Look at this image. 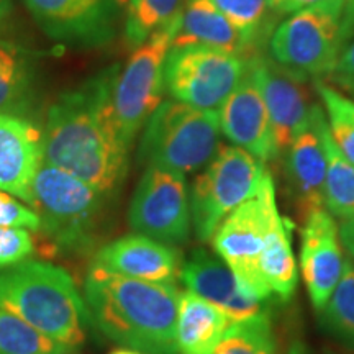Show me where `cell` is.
I'll return each mask as SVG.
<instances>
[{"label":"cell","mask_w":354,"mask_h":354,"mask_svg":"<svg viewBox=\"0 0 354 354\" xmlns=\"http://www.w3.org/2000/svg\"><path fill=\"white\" fill-rule=\"evenodd\" d=\"M115 71L61 95L41 130L43 162L69 172L104 196L123 183L130 159L112 109Z\"/></svg>","instance_id":"obj_1"},{"label":"cell","mask_w":354,"mask_h":354,"mask_svg":"<svg viewBox=\"0 0 354 354\" xmlns=\"http://www.w3.org/2000/svg\"><path fill=\"white\" fill-rule=\"evenodd\" d=\"M176 284H158L109 272L92 264L82 297L91 323L122 348L145 354H179Z\"/></svg>","instance_id":"obj_2"},{"label":"cell","mask_w":354,"mask_h":354,"mask_svg":"<svg viewBox=\"0 0 354 354\" xmlns=\"http://www.w3.org/2000/svg\"><path fill=\"white\" fill-rule=\"evenodd\" d=\"M0 308L71 349L86 342V302L73 276L57 264L25 259L2 269Z\"/></svg>","instance_id":"obj_3"},{"label":"cell","mask_w":354,"mask_h":354,"mask_svg":"<svg viewBox=\"0 0 354 354\" xmlns=\"http://www.w3.org/2000/svg\"><path fill=\"white\" fill-rule=\"evenodd\" d=\"M218 112L165 100L154 110L141 136V165L189 174L209 165L220 148Z\"/></svg>","instance_id":"obj_4"},{"label":"cell","mask_w":354,"mask_h":354,"mask_svg":"<svg viewBox=\"0 0 354 354\" xmlns=\"http://www.w3.org/2000/svg\"><path fill=\"white\" fill-rule=\"evenodd\" d=\"M104 197L69 172L41 162L28 205L39 220L38 232L55 250L79 251L92 241Z\"/></svg>","instance_id":"obj_5"},{"label":"cell","mask_w":354,"mask_h":354,"mask_svg":"<svg viewBox=\"0 0 354 354\" xmlns=\"http://www.w3.org/2000/svg\"><path fill=\"white\" fill-rule=\"evenodd\" d=\"M282 218L272 176L266 172L258 192L236 207L212 238L215 253L232 269L246 295L269 302L272 297L259 272V258L269 233Z\"/></svg>","instance_id":"obj_6"},{"label":"cell","mask_w":354,"mask_h":354,"mask_svg":"<svg viewBox=\"0 0 354 354\" xmlns=\"http://www.w3.org/2000/svg\"><path fill=\"white\" fill-rule=\"evenodd\" d=\"M264 162L238 146H220L189 194L190 221L198 241L209 243L216 228L261 187Z\"/></svg>","instance_id":"obj_7"},{"label":"cell","mask_w":354,"mask_h":354,"mask_svg":"<svg viewBox=\"0 0 354 354\" xmlns=\"http://www.w3.org/2000/svg\"><path fill=\"white\" fill-rule=\"evenodd\" d=\"M342 15L343 6H317L292 13L269 38L274 63L295 76H330L344 50Z\"/></svg>","instance_id":"obj_8"},{"label":"cell","mask_w":354,"mask_h":354,"mask_svg":"<svg viewBox=\"0 0 354 354\" xmlns=\"http://www.w3.org/2000/svg\"><path fill=\"white\" fill-rule=\"evenodd\" d=\"M179 21L159 30L143 44L135 48L112 84V109L123 141L131 148L165 94V61L174 41Z\"/></svg>","instance_id":"obj_9"},{"label":"cell","mask_w":354,"mask_h":354,"mask_svg":"<svg viewBox=\"0 0 354 354\" xmlns=\"http://www.w3.org/2000/svg\"><path fill=\"white\" fill-rule=\"evenodd\" d=\"M248 66V57L209 46H171L165 61V88L174 100L218 112L245 77Z\"/></svg>","instance_id":"obj_10"},{"label":"cell","mask_w":354,"mask_h":354,"mask_svg":"<svg viewBox=\"0 0 354 354\" xmlns=\"http://www.w3.org/2000/svg\"><path fill=\"white\" fill-rule=\"evenodd\" d=\"M128 223L135 233L176 246L190 234V207L185 176L148 166L133 194Z\"/></svg>","instance_id":"obj_11"},{"label":"cell","mask_w":354,"mask_h":354,"mask_svg":"<svg viewBox=\"0 0 354 354\" xmlns=\"http://www.w3.org/2000/svg\"><path fill=\"white\" fill-rule=\"evenodd\" d=\"M250 73L268 109L274 154L281 156L310 125L312 107H308L299 77L277 63L254 56L250 59Z\"/></svg>","instance_id":"obj_12"},{"label":"cell","mask_w":354,"mask_h":354,"mask_svg":"<svg viewBox=\"0 0 354 354\" xmlns=\"http://www.w3.org/2000/svg\"><path fill=\"white\" fill-rule=\"evenodd\" d=\"M179 279L187 290L216 305L232 322L271 318L268 302L246 295L218 254L198 248L183 263Z\"/></svg>","instance_id":"obj_13"},{"label":"cell","mask_w":354,"mask_h":354,"mask_svg":"<svg viewBox=\"0 0 354 354\" xmlns=\"http://www.w3.org/2000/svg\"><path fill=\"white\" fill-rule=\"evenodd\" d=\"M343 251L338 225L326 209L305 218L300 238V271L310 302L317 312L325 307L343 272Z\"/></svg>","instance_id":"obj_14"},{"label":"cell","mask_w":354,"mask_h":354,"mask_svg":"<svg viewBox=\"0 0 354 354\" xmlns=\"http://www.w3.org/2000/svg\"><path fill=\"white\" fill-rule=\"evenodd\" d=\"M118 0H25L51 38L82 44L110 39Z\"/></svg>","instance_id":"obj_15"},{"label":"cell","mask_w":354,"mask_h":354,"mask_svg":"<svg viewBox=\"0 0 354 354\" xmlns=\"http://www.w3.org/2000/svg\"><path fill=\"white\" fill-rule=\"evenodd\" d=\"M92 264L123 277L176 284L183 259L174 246L133 233L102 246Z\"/></svg>","instance_id":"obj_16"},{"label":"cell","mask_w":354,"mask_h":354,"mask_svg":"<svg viewBox=\"0 0 354 354\" xmlns=\"http://www.w3.org/2000/svg\"><path fill=\"white\" fill-rule=\"evenodd\" d=\"M218 123L220 131L251 156L263 162L276 158L269 113L251 76L250 66L245 77L220 107Z\"/></svg>","instance_id":"obj_17"},{"label":"cell","mask_w":354,"mask_h":354,"mask_svg":"<svg viewBox=\"0 0 354 354\" xmlns=\"http://www.w3.org/2000/svg\"><path fill=\"white\" fill-rule=\"evenodd\" d=\"M41 156V130L12 113H0V190L28 203Z\"/></svg>","instance_id":"obj_18"},{"label":"cell","mask_w":354,"mask_h":354,"mask_svg":"<svg viewBox=\"0 0 354 354\" xmlns=\"http://www.w3.org/2000/svg\"><path fill=\"white\" fill-rule=\"evenodd\" d=\"M286 176L292 201L304 220L313 212L325 209L326 158L320 133L312 120V110L310 125L286 151Z\"/></svg>","instance_id":"obj_19"},{"label":"cell","mask_w":354,"mask_h":354,"mask_svg":"<svg viewBox=\"0 0 354 354\" xmlns=\"http://www.w3.org/2000/svg\"><path fill=\"white\" fill-rule=\"evenodd\" d=\"M201 44L241 57H254V51L214 0H185L172 46Z\"/></svg>","instance_id":"obj_20"},{"label":"cell","mask_w":354,"mask_h":354,"mask_svg":"<svg viewBox=\"0 0 354 354\" xmlns=\"http://www.w3.org/2000/svg\"><path fill=\"white\" fill-rule=\"evenodd\" d=\"M227 313L194 292L179 294L176 342L179 354H210L230 326Z\"/></svg>","instance_id":"obj_21"},{"label":"cell","mask_w":354,"mask_h":354,"mask_svg":"<svg viewBox=\"0 0 354 354\" xmlns=\"http://www.w3.org/2000/svg\"><path fill=\"white\" fill-rule=\"evenodd\" d=\"M312 120L320 133L326 158L325 209L338 218L354 215V165L336 148L325 115L318 105H312Z\"/></svg>","instance_id":"obj_22"},{"label":"cell","mask_w":354,"mask_h":354,"mask_svg":"<svg viewBox=\"0 0 354 354\" xmlns=\"http://www.w3.org/2000/svg\"><path fill=\"white\" fill-rule=\"evenodd\" d=\"M290 233L292 223L282 216L269 233L259 258L261 277L271 294L284 304L294 297L299 282Z\"/></svg>","instance_id":"obj_23"},{"label":"cell","mask_w":354,"mask_h":354,"mask_svg":"<svg viewBox=\"0 0 354 354\" xmlns=\"http://www.w3.org/2000/svg\"><path fill=\"white\" fill-rule=\"evenodd\" d=\"M185 0H130L127 10L125 38L138 48L149 37L180 20Z\"/></svg>","instance_id":"obj_24"},{"label":"cell","mask_w":354,"mask_h":354,"mask_svg":"<svg viewBox=\"0 0 354 354\" xmlns=\"http://www.w3.org/2000/svg\"><path fill=\"white\" fill-rule=\"evenodd\" d=\"M323 328L354 348V263L344 258L343 272L333 294L320 310Z\"/></svg>","instance_id":"obj_25"},{"label":"cell","mask_w":354,"mask_h":354,"mask_svg":"<svg viewBox=\"0 0 354 354\" xmlns=\"http://www.w3.org/2000/svg\"><path fill=\"white\" fill-rule=\"evenodd\" d=\"M73 351L0 308V354H71Z\"/></svg>","instance_id":"obj_26"},{"label":"cell","mask_w":354,"mask_h":354,"mask_svg":"<svg viewBox=\"0 0 354 354\" xmlns=\"http://www.w3.org/2000/svg\"><path fill=\"white\" fill-rule=\"evenodd\" d=\"M210 354H279L271 318L232 322Z\"/></svg>","instance_id":"obj_27"},{"label":"cell","mask_w":354,"mask_h":354,"mask_svg":"<svg viewBox=\"0 0 354 354\" xmlns=\"http://www.w3.org/2000/svg\"><path fill=\"white\" fill-rule=\"evenodd\" d=\"M315 87L328 113L331 138L343 156L354 165V102L320 79L315 81Z\"/></svg>","instance_id":"obj_28"},{"label":"cell","mask_w":354,"mask_h":354,"mask_svg":"<svg viewBox=\"0 0 354 354\" xmlns=\"http://www.w3.org/2000/svg\"><path fill=\"white\" fill-rule=\"evenodd\" d=\"M30 82V63L17 44L0 39V113L13 109Z\"/></svg>","instance_id":"obj_29"},{"label":"cell","mask_w":354,"mask_h":354,"mask_svg":"<svg viewBox=\"0 0 354 354\" xmlns=\"http://www.w3.org/2000/svg\"><path fill=\"white\" fill-rule=\"evenodd\" d=\"M236 30L243 35L251 50H254L259 37L264 33L268 15L271 12L269 0H214Z\"/></svg>","instance_id":"obj_30"},{"label":"cell","mask_w":354,"mask_h":354,"mask_svg":"<svg viewBox=\"0 0 354 354\" xmlns=\"http://www.w3.org/2000/svg\"><path fill=\"white\" fill-rule=\"evenodd\" d=\"M33 253L35 240L28 230L0 227V271L28 259Z\"/></svg>","instance_id":"obj_31"},{"label":"cell","mask_w":354,"mask_h":354,"mask_svg":"<svg viewBox=\"0 0 354 354\" xmlns=\"http://www.w3.org/2000/svg\"><path fill=\"white\" fill-rule=\"evenodd\" d=\"M0 227L38 232L39 220L30 207L20 203L10 194L0 190Z\"/></svg>","instance_id":"obj_32"},{"label":"cell","mask_w":354,"mask_h":354,"mask_svg":"<svg viewBox=\"0 0 354 354\" xmlns=\"http://www.w3.org/2000/svg\"><path fill=\"white\" fill-rule=\"evenodd\" d=\"M271 12L279 15H292V13L304 10V8L317 6H343L344 0H269Z\"/></svg>","instance_id":"obj_33"},{"label":"cell","mask_w":354,"mask_h":354,"mask_svg":"<svg viewBox=\"0 0 354 354\" xmlns=\"http://www.w3.org/2000/svg\"><path fill=\"white\" fill-rule=\"evenodd\" d=\"M333 81L339 79H354V41L346 46L339 56L338 63H336L333 73L330 74Z\"/></svg>","instance_id":"obj_34"},{"label":"cell","mask_w":354,"mask_h":354,"mask_svg":"<svg viewBox=\"0 0 354 354\" xmlns=\"http://www.w3.org/2000/svg\"><path fill=\"white\" fill-rule=\"evenodd\" d=\"M338 234L339 243L346 250L348 259H351L354 263V215L342 220V223L338 227Z\"/></svg>","instance_id":"obj_35"},{"label":"cell","mask_w":354,"mask_h":354,"mask_svg":"<svg viewBox=\"0 0 354 354\" xmlns=\"http://www.w3.org/2000/svg\"><path fill=\"white\" fill-rule=\"evenodd\" d=\"M354 35V0H344L343 15H342V39L346 46L349 38Z\"/></svg>","instance_id":"obj_36"},{"label":"cell","mask_w":354,"mask_h":354,"mask_svg":"<svg viewBox=\"0 0 354 354\" xmlns=\"http://www.w3.org/2000/svg\"><path fill=\"white\" fill-rule=\"evenodd\" d=\"M12 12V2L10 0H0V21L6 20Z\"/></svg>","instance_id":"obj_37"},{"label":"cell","mask_w":354,"mask_h":354,"mask_svg":"<svg viewBox=\"0 0 354 354\" xmlns=\"http://www.w3.org/2000/svg\"><path fill=\"white\" fill-rule=\"evenodd\" d=\"M336 84H339L343 88H346L349 94L354 95V79H339V81H335Z\"/></svg>","instance_id":"obj_38"},{"label":"cell","mask_w":354,"mask_h":354,"mask_svg":"<svg viewBox=\"0 0 354 354\" xmlns=\"http://www.w3.org/2000/svg\"><path fill=\"white\" fill-rule=\"evenodd\" d=\"M110 354H145V353H140V351H135V349H128V348H118L112 351Z\"/></svg>","instance_id":"obj_39"},{"label":"cell","mask_w":354,"mask_h":354,"mask_svg":"<svg viewBox=\"0 0 354 354\" xmlns=\"http://www.w3.org/2000/svg\"><path fill=\"white\" fill-rule=\"evenodd\" d=\"M295 354H297V353H295Z\"/></svg>","instance_id":"obj_40"}]
</instances>
